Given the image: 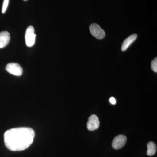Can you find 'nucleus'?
Instances as JSON below:
<instances>
[{
    "mask_svg": "<svg viewBox=\"0 0 157 157\" xmlns=\"http://www.w3.org/2000/svg\"><path fill=\"white\" fill-rule=\"evenodd\" d=\"M35 132L27 127L14 128L4 134V142L7 148L12 151H21L28 148L33 142Z\"/></svg>",
    "mask_w": 157,
    "mask_h": 157,
    "instance_id": "f257e3e1",
    "label": "nucleus"
},
{
    "mask_svg": "<svg viewBox=\"0 0 157 157\" xmlns=\"http://www.w3.org/2000/svg\"><path fill=\"white\" fill-rule=\"evenodd\" d=\"M36 35L33 27L30 26L27 29L25 35L26 44L28 47H32L36 41Z\"/></svg>",
    "mask_w": 157,
    "mask_h": 157,
    "instance_id": "f03ea898",
    "label": "nucleus"
},
{
    "mask_svg": "<svg viewBox=\"0 0 157 157\" xmlns=\"http://www.w3.org/2000/svg\"><path fill=\"white\" fill-rule=\"evenodd\" d=\"M90 30L92 35L97 39H104L106 35L104 30L97 24H92L90 25Z\"/></svg>",
    "mask_w": 157,
    "mask_h": 157,
    "instance_id": "7ed1b4c3",
    "label": "nucleus"
},
{
    "mask_svg": "<svg viewBox=\"0 0 157 157\" xmlns=\"http://www.w3.org/2000/svg\"><path fill=\"white\" fill-rule=\"evenodd\" d=\"M6 70L9 73L16 76H21L23 73L22 68L17 63H9L6 66Z\"/></svg>",
    "mask_w": 157,
    "mask_h": 157,
    "instance_id": "20e7f679",
    "label": "nucleus"
},
{
    "mask_svg": "<svg viewBox=\"0 0 157 157\" xmlns=\"http://www.w3.org/2000/svg\"><path fill=\"white\" fill-rule=\"evenodd\" d=\"M126 136L124 135H119L116 136L113 140V148L115 150H119L123 147L126 143Z\"/></svg>",
    "mask_w": 157,
    "mask_h": 157,
    "instance_id": "39448f33",
    "label": "nucleus"
},
{
    "mask_svg": "<svg viewBox=\"0 0 157 157\" xmlns=\"http://www.w3.org/2000/svg\"><path fill=\"white\" fill-rule=\"evenodd\" d=\"M100 126V121L97 115L93 114L89 117L87 123V128L89 131L97 130Z\"/></svg>",
    "mask_w": 157,
    "mask_h": 157,
    "instance_id": "423d86ee",
    "label": "nucleus"
},
{
    "mask_svg": "<svg viewBox=\"0 0 157 157\" xmlns=\"http://www.w3.org/2000/svg\"><path fill=\"white\" fill-rule=\"evenodd\" d=\"M10 40V35L7 31L0 33V48H4L9 44Z\"/></svg>",
    "mask_w": 157,
    "mask_h": 157,
    "instance_id": "0eeeda50",
    "label": "nucleus"
},
{
    "mask_svg": "<svg viewBox=\"0 0 157 157\" xmlns=\"http://www.w3.org/2000/svg\"><path fill=\"white\" fill-rule=\"evenodd\" d=\"M137 37L136 34H133L132 36H130L127 38L123 43L121 47V50L122 51H125L128 48L129 46L131 45L133 42H135Z\"/></svg>",
    "mask_w": 157,
    "mask_h": 157,
    "instance_id": "6e6552de",
    "label": "nucleus"
},
{
    "mask_svg": "<svg viewBox=\"0 0 157 157\" xmlns=\"http://www.w3.org/2000/svg\"><path fill=\"white\" fill-rule=\"evenodd\" d=\"M147 154L149 156H152L155 154L157 151V146L156 144L152 141H150L147 144Z\"/></svg>",
    "mask_w": 157,
    "mask_h": 157,
    "instance_id": "1a4fd4ad",
    "label": "nucleus"
},
{
    "mask_svg": "<svg viewBox=\"0 0 157 157\" xmlns=\"http://www.w3.org/2000/svg\"><path fill=\"white\" fill-rule=\"evenodd\" d=\"M151 68L153 71L155 73L157 72V59L155 58L151 62Z\"/></svg>",
    "mask_w": 157,
    "mask_h": 157,
    "instance_id": "9d476101",
    "label": "nucleus"
},
{
    "mask_svg": "<svg viewBox=\"0 0 157 157\" xmlns=\"http://www.w3.org/2000/svg\"><path fill=\"white\" fill-rule=\"evenodd\" d=\"M9 0H4L2 9V13H5L6 12L7 8H8V5H9Z\"/></svg>",
    "mask_w": 157,
    "mask_h": 157,
    "instance_id": "9b49d317",
    "label": "nucleus"
},
{
    "mask_svg": "<svg viewBox=\"0 0 157 157\" xmlns=\"http://www.w3.org/2000/svg\"><path fill=\"white\" fill-rule=\"evenodd\" d=\"M109 101H110V103H111V104H113V105H114V104H115L116 103V101L115 99L113 98V97H111V98H110V99H109Z\"/></svg>",
    "mask_w": 157,
    "mask_h": 157,
    "instance_id": "f8f14e48",
    "label": "nucleus"
},
{
    "mask_svg": "<svg viewBox=\"0 0 157 157\" xmlns=\"http://www.w3.org/2000/svg\"><path fill=\"white\" fill-rule=\"evenodd\" d=\"M24 1H26V0H24Z\"/></svg>",
    "mask_w": 157,
    "mask_h": 157,
    "instance_id": "ddd939ff",
    "label": "nucleus"
}]
</instances>
